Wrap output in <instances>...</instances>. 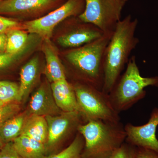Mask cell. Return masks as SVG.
Masks as SVG:
<instances>
[{"mask_svg": "<svg viewBox=\"0 0 158 158\" xmlns=\"http://www.w3.org/2000/svg\"><path fill=\"white\" fill-rule=\"evenodd\" d=\"M137 19L131 15L117 24L104 55V83L102 91L109 94L121 75L130 59L131 53L139 43L135 35Z\"/></svg>", "mask_w": 158, "mask_h": 158, "instance_id": "cell-1", "label": "cell"}, {"mask_svg": "<svg viewBox=\"0 0 158 158\" xmlns=\"http://www.w3.org/2000/svg\"><path fill=\"white\" fill-rule=\"evenodd\" d=\"M78 132L85 140L81 158H110L126 138L120 121L89 120L79 126Z\"/></svg>", "mask_w": 158, "mask_h": 158, "instance_id": "cell-2", "label": "cell"}, {"mask_svg": "<svg viewBox=\"0 0 158 158\" xmlns=\"http://www.w3.org/2000/svg\"><path fill=\"white\" fill-rule=\"evenodd\" d=\"M113 34H104L92 42L69 49L65 54L69 65L85 84L101 90L104 83V55Z\"/></svg>", "mask_w": 158, "mask_h": 158, "instance_id": "cell-3", "label": "cell"}, {"mask_svg": "<svg viewBox=\"0 0 158 158\" xmlns=\"http://www.w3.org/2000/svg\"><path fill=\"white\" fill-rule=\"evenodd\" d=\"M148 86L158 88V77L141 76L136 57L130 58L127 68L109 96L113 107L118 113L126 111L146 95L144 88Z\"/></svg>", "mask_w": 158, "mask_h": 158, "instance_id": "cell-4", "label": "cell"}, {"mask_svg": "<svg viewBox=\"0 0 158 158\" xmlns=\"http://www.w3.org/2000/svg\"><path fill=\"white\" fill-rule=\"evenodd\" d=\"M79 107V112L86 122L91 120L118 122L119 113L110 101L109 94L83 83L72 84Z\"/></svg>", "mask_w": 158, "mask_h": 158, "instance_id": "cell-5", "label": "cell"}, {"mask_svg": "<svg viewBox=\"0 0 158 158\" xmlns=\"http://www.w3.org/2000/svg\"><path fill=\"white\" fill-rule=\"evenodd\" d=\"M127 0H86L79 19L96 26L104 34H113L121 20V12Z\"/></svg>", "mask_w": 158, "mask_h": 158, "instance_id": "cell-6", "label": "cell"}, {"mask_svg": "<svg viewBox=\"0 0 158 158\" xmlns=\"http://www.w3.org/2000/svg\"><path fill=\"white\" fill-rule=\"evenodd\" d=\"M86 0H67L56 9L41 17L26 22L24 29L31 34L39 35L44 39H50L54 29L63 21L81 14L85 7Z\"/></svg>", "mask_w": 158, "mask_h": 158, "instance_id": "cell-7", "label": "cell"}, {"mask_svg": "<svg viewBox=\"0 0 158 158\" xmlns=\"http://www.w3.org/2000/svg\"><path fill=\"white\" fill-rule=\"evenodd\" d=\"M45 117L48 126V138L46 144L48 153L59 141L78 131L79 126L84 123H81V120L84 118L78 111L63 112L59 115Z\"/></svg>", "mask_w": 158, "mask_h": 158, "instance_id": "cell-8", "label": "cell"}, {"mask_svg": "<svg viewBox=\"0 0 158 158\" xmlns=\"http://www.w3.org/2000/svg\"><path fill=\"white\" fill-rule=\"evenodd\" d=\"M67 0H5L0 3V14L36 16L63 5Z\"/></svg>", "mask_w": 158, "mask_h": 158, "instance_id": "cell-9", "label": "cell"}, {"mask_svg": "<svg viewBox=\"0 0 158 158\" xmlns=\"http://www.w3.org/2000/svg\"><path fill=\"white\" fill-rule=\"evenodd\" d=\"M71 24L57 39L58 43L64 48H77L96 40L104 34L96 26L82 21L78 16L73 17Z\"/></svg>", "mask_w": 158, "mask_h": 158, "instance_id": "cell-10", "label": "cell"}, {"mask_svg": "<svg viewBox=\"0 0 158 158\" xmlns=\"http://www.w3.org/2000/svg\"><path fill=\"white\" fill-rule=\"evenodd\" d=\"M158 126V108L152 110L146 124L135 126L128 123L124 126L126 141L137 147L144 148L158 152V140L156 131Z\"/></svg>", "mask_w": 158, "mask_h": 158, "instance_id": "cell-11", "label": "cell"}, {"mask_svg": "<svg viewBox=\"0 0 158 158\" xmlns=\"http://www.w3.org/2000/svg\"><path fill=\"white\" fill-rule=\"evenodd\" d=\"M31 115L46 116H55L62 113L56 103L50 87L40 85L31 97L28 109Z\"/></svg>", "mask_w": 158, "mask_h": 158, "instance_id": "cell-12", "label": "cell"}, {"mask_svg": "<svg viewBox=\"0 0 158 158\" xmlns=\"http://www.w3.org/2000/svg\"><path fill=\"white\" fill-rule=\"evenodd\" d=\"M51 88L55 102L62 112H79L74 89L67 79L51 83Z\"/></svg>", "mask_w": 158, "mask_h": 158, "instance_id": "cell-13", "label": "cell"}, {"mask_svg": "<svg viewBox=\"0 0 158 158\" xmlns=\"http://www.w3.org/2000/svg\"><path fill=\"white\" fill-rule=\"evenodd\" d=\"M42 50L45 57L44 74L51 83L66 79L65 69L59 59L56 49L50 39L44 40Z\"/></svg>", "mask_w": 158, "mask_h": 158, "instance_id": "cell-14", "label": "cell"}, {"mask_svg": "<svg viewBox=\"0 0 158 158\" xmlns=\"http://www.w3.org/2000/svg\"><path fill=\"white\" fill-rule=\"evenodd\" d=\"M39 62L37 57L31 59L22 67L20 73L19 93L17 102H24L35 85L39 74Z\"/></svg>", "mask_w": 158, "mask_h": 158, "instance_id": "cell-15", "label": "cell"}, {"mask_svg": "<svg viewBox=\"0 0 158 158\" xmlns=\"http://www.w3.org/2000/svg\"><path fill=\"white\" fill-rule=\"evenodd\" d=\"M30 115L26 110L0 125V140L3 144L13 142L21 135L25 123Z\"/></svg>", "mask_w": 158, "mask_h": 158, "instance_id": "cell-16", "label": "cell"}, {"mask_svg": "<svg viewBox=\"0 0 158 158\" xmlns=\"http://www.w3.org/2000/svg\"><path fill=\"white\" fill-rule=\"evenodd\" d=\"M13 146L23 158H45L48 152L45 144L21 135L13 141Z\"/></svg>", "mask_w": 158, "mask_h": 158, "instance_id": "cell-17", "label": "cell"}, {"mask_svg": "<svg viewBox=\"0 0 158 158\" xmlns=\"http://www.w3.org/2000/svg\"><path fill=\"white\" fill-rule=\"evenodd\" d=\"M48 133L45 116L30 115L25 123L21 135L28 136L46 146Z\"/></svg>", "mask_w": 158, "mask_h": 158, "instance_id": "cell-18", "label": "cell"}, {"mask_svg": "<svg viewBox=\"0 0 158 158\" xmlns=\"http://www.w3.org/2000/svg\"><path fill=\"white\" fill-rule=\"evenodd\" d=\"M6 53L16 54L27 47L28 35L26 31L20 29H13L7 32Z\"/></svg>", "mask_w": 158, "mask_h": 158, "instance_id": "cell-19", "label": "cell"}, {"mask_svg": "<svg viewBox=\"0 0 158 158\" xmlns=\"http://www.w3.org/2000/svg\"><path fill=\"white\" fill-rule=\"evenodd\" d=\"M84 146V137L78 132L73 141L65 149L45 158H81Z\"/></svg>", "mask_w": 158, "mask_h": 158, "instance_id": "cell-20", "label": "cell"}, {"mask_svg": "<svg viewBox=\"0 0 158 158\" xmlns=\"http://www.w3.org/2000/svg\"><path fill=\"white\" fill-rule=\"evenodd\" d=\"M19 88L14 82L0 81V100L5 104L18 102Z\"/></svg>", "mask_w": 158, "mask_h": 158, "instance_id": "cell-21", "label": "cell"}, {"mask_svg": "<svg viewBox=\"0 0 158 158\" xmlns=\"http://www.w3.org/2000/svg\"><path fill=\"white\" fill-rule=\"evenodd\" d=\"M21 106L19 102H14L0 106V125L20 113Z\"/></svg>", "mask_w": 158, "mask_h": 158, "instance_id": "cell-22", "label": "cell"}, {"mask_svg": "<svg viewBox=\"0 0 158 158\" xmlns=\"http://www.w3.org/2000/svg\"><path fill=\"white\" fill-rule=\"evenodd\" d=\"M137 147L125 141L110 158H135Z\"/></svg>", "mask_w": 158, "mask_h": 158, "instance_id": "cell-23", "label": "cell"}, {"mask_svg": "<svg viewBox=\"0 0 158 158\" xmlns=\"http://www.w3.org/2000/svg\"><path fill=\"white\" fill-rule=\"evenodd\" d=\"M28 48H29L27 46L25 48L18 53L9 54L4 53L0 54V69L6 68L16 62L27 52Z\"/></svg>", "mask_w": 158, "mask_h": 158, "instance_id": "cell-24", "label": "cell"}, {"mask_svg": "<svg viewBox=\"0 0 158 158\" xmlns=\"http://www.w3.org/2000/svg\"><path fill=\"white\" fill-rule=\"evenodd\" d=\"M20 24L16 21L0 15V34H6L13 29H19Z\"/></svg>", "mask_w": 158, "mask_h": 158, "instance_id": "cell-25", "label": "cell"}, {"mask_svg": "<svg viewBox=\"0 0 158 158\" xmlns=\"http://www.w3.org/2000/svg\"><path fill=\"white\" fill-rule=\"evenodd\" d=\"M0 158H23L13 146V142L4 144L0 149Z\"/></svg>", "mask_w": 158, "mask_h": 158, "instance_id": "cell-26", "label": "cell"}, {"mask_svg": "<svg viewBox=\"0 0 158 158\" xmlns=\"http://www.w3.org/2000/svg\"><path fill=\"white\" fill-rule=\"evenodd\" d=\"M135 158H158V152L152 150L137 147Z\"/></svg>", "mask_w": 158, "mask_h": 158, "instance_id": "cell-27", "label": "cell"}, {"mask_svg": "<svg viewBox=\"0 0 158 158\" xmlns=\"http://www.w3.org/2000/svg\"><path fill=\"white\" fill-rule=\"evenodd\" d=\"M7 44L6 34H0V54L6 53Z\"/></svg>", "mask_w": 158, "mask_h": 158, "instance_id": "cell-28", "label": "cell"}, {"mask_svg": "<svg viewBox=\"0 0 158 158\" xmlns=\"http://www.w3.org/2000/svg\"><path fill=\"white\" fill-rule=\"evenodd\" d=\"M4 144H3L2 142V141L0 140V149L3 147V146H4Z\"/></svg>", "mask_w": 158, "mask_h": 158, "instance_id": "cell-29", "label": "cell"}, {"mask_svg": "<svg viewBox=\"0 0 158 158\" xmlns=\"http://www.w3.org/2000/svg\"><path fill=\"white\" fill-rule=\"evenodd\" d=\"M6 104H5L4 103L2 102L1 100H0V106H4V105H5Z\"/></svg>", "mask_w": 158, "mask_h": 158, "instance_id": "cell-30", "label": "cell"}, {"mask_svg": "<svg viewBox=\"0 0 158 158\" xmlns=\"http://www.w3.org/2000/svg\"><path fill=\"white\" fill-rule=\"evenodd\" d=\"M5 1V0H0V3L2 2L3 1Z\"/></svg>", "mask_w": 158, "mask_h": 158, "instance_id": "cell-31", "label": "cell"}]
</instances>
